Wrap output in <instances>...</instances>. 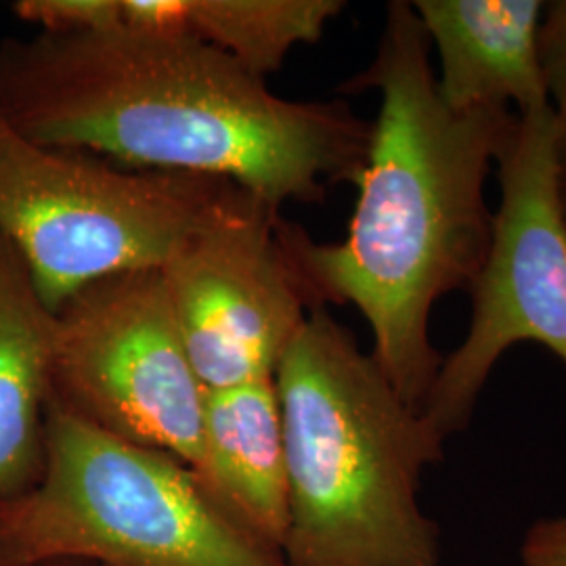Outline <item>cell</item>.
<instances>
[{
    "mask_svg": "<svg viewBox=\"0 0 566 566\" xmlns=\"http://www.w3.org/2000/svg\"><path fill=\"white\" fill-rule=\"evenodd\" d=\"M287 566L196 470L49 403L41 479L0 500V566Z\"/></svg>",
    "mask_w": 566,
    "mask_h": 566,
    "instance_id": "cell-4",
    "label": "cell"
},
{
    "mask_svg": "<svg viewBox=\"0 0 566 566\" xmlns=\"http://www.w3.org/2000/svg\"><path fill=\"white\" fill-rule=\"evenodd\" d=\"M0 114L30 142L224 179L275 208L355 185L371 142V122L343 99H283L229 55L172 34L2 39Z\"/></svg>",
    "mask_w": 566,
    "mask_h": 566,
    "instance_id": "cell-1",
    "label": "cell"
},
{
    "mask_svg": "<svg viewBox=\"0 0 566 566\" xmlns=\"http://www.w3.org/2000/svg\"><path fill=\"white\" fill-rule=\"evenodd\" d=\"M556 203L566 235V147L558 145V170H556Z\"/></svg>",
    "mask_w": 566,
    "mask_h": 566,
    "instance_id": "cell-15",
    "label": "cell"
},
{
    "mask_svg": "<svg viewBox=\"0 0 566 566\" xmlns=\"http://www.w3.org/2000/svg\"><path fill=\"white\" fill-rule=\"evenodd\" d=\"M51 401L105 434L164 451L191 470L203 455V388L160 269L88 283L61 306Z\"/></svg>",
    "mask_w": 566,
    "mask_h": 566,
    "instance_id": "cell-7",
    "label": "cell"
},
{
    "mask_svg": "<svg viewBox=\"0 0 566 566\" xmlns=\"http://www.w3.org/2000/svg\"><path fill=\"white\" fill-rule=\"evenodd\" d=\"M235 187L200 175L122 170L88 151L46 147L0 114V233L53 313L88 283L160 269Z\"/></svg>",
    "mask_w": 566,
    "mask_h": 566,
    "instance_id": "cell-5",
    "label": "cell"
},
{
    "mask_svg": "<svg viewBox=\"0 0 566 566\" xmlns=\"http://www.w3.org/2000/svg\"><path fill=\"white\" fill-rule=\"evenodd\" d=\"M55 329L57 315L0 233V500L41 479Z\"/></svg>",
    "mask_w": 566,
    "mask_h": 566,
    "instance_id": "cell-12",
    "label": "cell"
},
{
    "mask_svg": "<svg viewBox=\"0 0 566 566\" xmlns=\"http://www.w3.org/2000/svg\"><path fill=\"white\" fill-rule=\"evenodd\" d=\"M537 44L547 103L558 130V145L566 147V0L544 2Z\"/></svg>",
    "mask_w": 566,
    "mask_h": 566,
    "instance_id": "cell-13",
    "label": "cell"
},
{
    "mask_svg": "<svg viewBox=\"0 0 566 566\" xmlns=\"http://www.w3.org/2000/svg\"><path fill=\"white\" fill-rule=\"evenodd\" d=\"M287 566H441L420 504L446 443L329 308H313L275 369Z\"/></svg>",
    "mask_w": 566,
    "mask_h": 566,
    "instance_id": "cell-3",
    "label": "cell"
},
{
    "mask_svg": "<svg viewBox=\"0 0 566 566\" xmlns=\"http://www.w3.org/2000/svg\"><path fill=\"white\" fill-rule=\"evenodd\" d=\"M280 210L235 187L160 266L206 390L275 376L311 313L283 248Z\"/></svg>",
    "mask_w": 566,
    "mask_h": 566,
    "instance_id": "cell-8",
    "label": "cell"
},
{
    "mask_svg": "<svg viewBox=\"0 0 566 566\" xmlns=\"http://www.w3.org/2000/svg\"><path fill=\"white\" fill-rule=\"evenodd\" d=\"M521 560L523 566H566V512L528 526Z\"/></svg>",
    "mask_w": 566,
    "mask_h": 566,
    "instance_id": "cell-14",
    "label": "cell"
},
{
    "mask_svg": "<svg viewBox=\"0 0 566 566\" xmlns=\"http://www.w3.org/2000/svg\"><path fill=\"white\" fill-rule=\"evenodd\" d=\"M500 206L485 266L470 285L472 315L443 357L422 413L443 439L472 422L500 359L542 344L566 367V235L556 203L558 130L547 107L516 118L497 158Z\"/></svg>",
    "mask_w": 566,
    "mask_h": 566,
    "instance_id": "cell-6",
    "label": "cell"
},
{
    "mask_svg": "<svg viewBox=\"0 0 566 566\" xmlns=\"http://www.w3.org/2000/svg\"><path fill=\"white\" fill-rule=\"evenodd\" d=\"M430 51L437 84L455 112L547 107L539 67L542 0H411Z\"/></svg>",
    "mask_w": 566,
    "mask_h": 566,
    "instance_id": "cell-10",
    "label": "cell"
},
{
    "mask_svg": "<svg viewBox=\"0 0 566 566\" xmlns=\"http://www.w3.org/2000/svg\"><path fill=\"white\" fill-rule=\"evenodd\" d=\"M198 476L240 523L282 552L287 472L275 376L206 390Z\"/></svg>",
    "mask_w": 566,
    "mask_h": 566,
    "instance_id": "cell-11",
    "label": "cell"
},
{
    "mask_svg": "<svg viewBox=\"0 0 566 566\" xmlns=\"http://www.w3.org/2000/svg\"><path fill=\"white\" fill-rule=\"evenodd\" d=\"M39 566H93L88 563H82V560H53V563H44Z\"/></svg>",
    "mask_w": 566,
    "mask_h": 566,
    "instance_id": "cell-16",
    "label": "cell"
},
{
    "mask_svg": "<svg viewBox=\"0 0 566 566\" xmlns=\"http://www.w3.org/2000/svg\"><path fill=\"white\" fill-rule=\"evenodd\" d=\"M343 0H51L55 30L172 34L203 42L248 72H277L301 44L322 41Z\"/></svg>",
    "mask_w": 566,
    "mask_h": 566,
    "instance_id": "cell-9",
    "label": "cell"
},
{
    "mask_svg": "<svg viewBox=\"0 0 566 566\" xmlns=\"http://www.w3.org/2000/svg\"><path fill=\"white\" fill-rule=\"evenodd\" d=\"M343 91L380 97L346 238L315 242L283 219V248L311 311L355 306L371 329V357L422 409L443 364L430 338L432 308L468 292L485 266L495 223L486 181L518 116L443 102L411 0L386 4L374 60Z\"/></svg>",
    "mask_w": 566,
    "mask_h": 566,
    "instance_id": "cell-2",
    "label": "cell"
}]
</instances>
